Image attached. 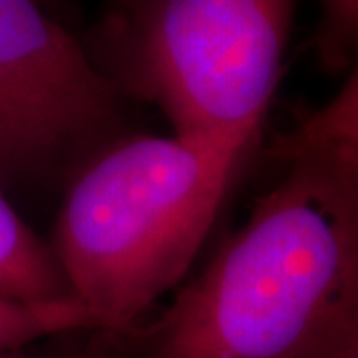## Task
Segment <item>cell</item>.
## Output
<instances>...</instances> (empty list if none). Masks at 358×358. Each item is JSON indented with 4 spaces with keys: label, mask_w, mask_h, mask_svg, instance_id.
<instances>
[{
    "label": "cell",
    "mask_w": 358,
    "mask_h": 358,
    "mask_svg": "<svg viewBox=\"0 0 358 358\" xmlns=\"http://www.w3.org/2000/svg\"><path fill=\"white\" fill-rule=\"evenodd\" d=\"M282 179L150 327L136 358H317L358 329V162L287 152Z\"/></svg>",
    "instance_id": "1"
},
{
    "label": "cell",
    "mask_w": 358,
    "mask_h": 358,
    "mask_svg": "<svg viewBox=\"0 0 358 358\" xmlns=\"http://www.w3.org/2000/svg\"><path fill=\"white\" fill-rule=\"evenodd\" d=\"M249 150L126 136L70 181L52 251L98 331L129 333L181 282Z\"/></svg>",
    "instance_id": "2"
},
{
    "label": "cell",
    "mask_w": 358,
    "mask_h": 358,
    "mask_svg": "<svg viewBox=\"0 0 358 358\" xmlns=\"http://www.w3.org/2000/svg\"><path fill=\"white\" fill-rule=\"evenodd\" d=\"M294 13L291 0L117 2L88 54L124 96L157 106L173 138L253 148Z\"/></svg>",
    "instance_id": "3"
},
{
    "label": "cell",
    "mask_w": 358,
    "mask_h": 358,
    "mask_svg": "<svg viewBox=\"0 0 358 358\" xmlns=\"http://www.w3.org/2000/svg\"><path fill=\"white\" fill-rule=\"evenodd\" d=\"M126 96L36 2L0 0V189L70 183L128 136Z\"/></svg>",
    "instance_id": "4"
},
{
    "label": "cell",
    "mask_w": 358,
    "mask_h": 358,
    "mask_svg": "<svg viewBox=\"0 0 358 358\" xmlns=\"http://www.w3.org/2000/svg\"><path fill=\"white\" fill-rule=\"evenodd\" d=\"M0 296L50 305L76 301L50 245L26 225L0 189Z\"/></svg>",
    "instance_id": "5"
},
{
    "label": "cell",
    "mask_w": 358,
    "mask_h": 358,
    "mask_svg": "<svg viewBox=\"0 0 358 358\" xmlns=\"http://www.w3.org/2000/svg\"><path fill=\"white\" fill-rule=\"evenodd\" d=\"M84 329L98 331V324L78 301L26 305L0 296V352L22 350L44 336Z\"/></svg>",
    "instance_id": "6"
},
{
    "label": "cell",
    "mask_w": 358,
    "mask_h": 358,
    "mask_svg": "<svg viewBox=\"0 0 358 358\" xmlns=\"http://www.w3.org/2000/svg\"><path fill=\"white\" fill-rule=\"evenodd\" d=\"M315 48L320 64L331 74L355 68L358 46V4L355 0H329L320 4Z\"/></svg>",
    "instance_id": "7"
},
{
    "label": "cell",
    "mask_w": 358,
    "mask_h": 358,
    "mask_svg": "<svg viewBox=\"0 0 358 358\" xmlns=\"http://www.w3.org/2000/svg\"><path fill=\"white\" fill-rule=\"evenodd\" d=\"M100 338L96 341L98 346H92L88 350L72 355V357L60 358H117V348H120V334L110 333V331H98ZM0 358H34L24 355L22 350H8V352H0Z\"/></svg>",
    "instance_id": "8"
},
{
    "label": "cell",
    "mask_w": 358,
    "mask_h": 358,
    "mask_svg": "<svg viewBox=\"0 0 358 358\" xmlns=\"http://www.w3.org/2000/svg\"><path fill=\"white\" fill-rule=\"evenodd\" d=\"M317 358H358V329L343 334Z\"/></svg>",
    "instance_id": "9"
}]
</instances>
